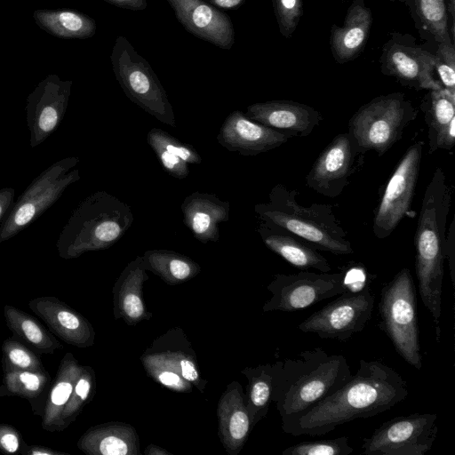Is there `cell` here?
Segmentation results:
<instances>
[{
	"mask_svg": "<svg viewBox=\"0 0 455 455\" xmlns=\"http://www.w3.org/2000/svg\"><path fill=\"white\" fill-rule=\"evenodd\" d=\"M405 379L379 360L359 361L355 375L283 430L294 436L328 434L339 425L390 410L408 395Z\"/></svg>",
	"mask_w": 455,
	"mask_h": 455,
	"instance_id": "6da1fadb",
	"label": "cell"
},
{
	"mask_svg": "<svg viewBox=\"0 0 455 455\" xmlns=\"http://www.w3.org/2000/svg\"><path fill=\"white\" fill-rule=\"evenodd\" d=\"M298 355L282 361L274 379L272 400L281 415L282 428L335 393L352 376L342 355H329L315 347Z\"/></svg>",
	"mask_w": 455,
	"mask_h": 455,
	"instance_id": "7a4b0ae2",
	"label": "cell"
},
{
	"mask_svg": "<svg viewBox=\"0 0 455 455\" xmlns=\"http://www.w3.org/2000/svg\"><path fill=\"white\" fill-rule=\"evenodd\" d=\"M451 204V190L443 170L437 167L427 184L414 235L415 273L419 295L435 325L440 340V317L446 226Z\"/></svg>",
	"mask_w": 455,
	"mask_h": 455,
	"instance_id": "3957f363",
	"label": "cell"
},
{
	"mask_svg": "<svg viewBox=\"0 0 455 455\" xmlns=\"http://www.w3.org/2000/svg\"><path fill=\"white\" fill-rule=\"evenodd\" d=\"M298 192L283 184L275 185L268 202L254 206L260 221L268 227L294 235L318 251L335 255L354 252L347 233L336 218L332 207L313 203L303 206L297 201Z\"/></svg>",
	"mask_w": 455,
	"mask_h": 455,
	"instance_id": "277c9868",
	"label": "cell"
},
{
	"mask_svg": "<svg viewBox=\"0 0 455 455\" xmlns=\"http://www.w3.org/2000/svg\"><path fill=\"white\" fill-rule=\"evenodd\" d=\"M131 207L116 196L96 191L73 211L56 243L60 257L76 259L117 243L133 223Z\"/></svg>",
	"mask_w": 455,
	"mask_h": 455,
	"instance_id": "5b68a950",
	"label": "cell"
},
{
	"mask_svg": "<svg viewBox=\"0 0 455 455\" xmlns=\"http://www.w3.org/2000/svg\"><path fill=\"white\" fill-rule=\"evenodd\" d=\"M418 111L403 92L373 98L361 106L348 121L347 133L355 153L384 155L401 140Z\"/></svg>",
	"mask_w": 455,
	"mask_h": 455,
	"instance_id": "8992f818",
	"label": "cell"
},
{
	"mask_svg": "<svg viewBox=\"0 0 455 455\" xmlns=\"http://www.w3.org/2000/svg\"><path fill=\"white\" fill-rule=\"evenodd\" d=\"M379 328L391 340L397 354L417 370L422 368L416 287L407 267L383 285L378 304Z\"/></svg>",
	"mask_w": 455,
	"mask_h": 455,
	"instance_id": "52a82bcc",
	"label": "cell"
},
{
	"mask_svg": "<svg viewBox=\"0 0 455 455\" xmlns=\"http://www.w3.org/2000/svg\"><path fill=\"white\" fill-rule=\"evenodd\" d=\"M112 69L126 97L159 122L176 127L172 106L148 61L124 36H118L110 54Z\"/></svg>",
	"mask_w": 455,
	"mask_h": 455,
	"instance_id": "ba28073f",
	"label": "cell"
},
{
	"mask_svg": "<svg viewBox=\"0 0 455 455\" xmlns=\"http://www.w3.org/2000/svg\"><path fill=\"white\" fill-rule=\"evenodd\" d=\"M76 156L60 159L43 171L27 187L0 227V243L9 240L36 220L81 178Z\"/></svg>",
	"mask_w": 455,
	"mask_h": 455,
	"instance_id": "9c48e42d",
	"label": "cell"
},
{
	"mask_svg": "<svg viewBox=\"0 0 455 455\" xmlns=\"http://www.w3.org/2000/svg\"><path fill=\"white\" fill-rule=\"evenodd\" d=\"M374 302L370 283L359 291L346 290L301 322L298 329L322 339L346 341L364 329L371 319Z\"/></svg>",
	"mask_w": 455,
	"mask_h": 455,
	"instance_id": "30bf717a",
	"label": "cell"
},
{
	"mask_svg": "<svg viewBox=\"0 0 455 455\" xmlns=\"http://www.w3.org/2000/svg\"><path fill=\"white\" fill-rule=\"evenodd\" d=\"M436 413L415 412L385 421L363 439L364 455H424L437 435Z\"/></svg>",
	"mask_w": 455,
	"mask_h": 455,
	"instance_id": "8fae6325",
	"label": "cell"
},
{
	"mask_svg": "<svg viewBox=\"0 0 455 455\" xmlns=\"http://www.w3.org/2000/svg\"><path fill=\"white\" fill-rule=\"evenodd\" d=\"M423 147L421 140L411 144L387 180L373 218L372 231L379 239L387 238L411 210Z\"/></svg>",
	"mask_w": 455,
	"mask_h": 455,
	"instance_id": "7c38bea8",
	"label": "cell"
},
{
	"mask_svg": "<svg viewBox=\"0 0 455 455\" xmlns=\"http://www.w3.org/2000/svg\"><path fill=\"white\" fill-rule=\"evenodd\" d=\"M344 272L277 274L267 286L272 297L263 310L295 312L309 307L344 292Z\"/></svg>",
	"mask_w": 455,
	"mask_h": 455,
	"instance_id": "4fadbf2b",
	"label": "cell"
},
{
	"mask_svg": "<svg viewBox=\"0 0 455 455\" xmlns=\"http://www.w3.org/2000/svg\"><path fill=\"white\" fill-rule=\"evenodd\" d=\"M383 75L417 91L443 88L435 76V55L411 35L392 33L379 59Z\"/></svg>",
	"mask_w": 455,
	"mask_h": 455,
	"instance_id": "5bb4252c",
	"label": "cell"
},
{
	"mask_svg": "<svg viewBox=\"0 0 455 455\" xmlns=\"http://www.w3.org/2000/svg\"><path fill=\"white\" fill-rule=\"evenodd\" d=\"M72 84L71 80H61L52 74L28 94L26 114L32 148L44 142L60 125L68 108Z\"/></svg>",
	"mask_w": 455,
	"mask_h": 455,
	"instance_id": "9a60e30c",
	"label": "cell"
},
{
	"mask_svg": "<svg viewBox=\"0 0 455 455\" xmlns=\"http://www.w3.org/2000/svg\"><path fill=\"white\" fill-rule=\"evenodd\" d=\"M355 155L348 133L336 135L307 174V186L323 196H340L349 183Z\"/></svg>",
	"mask_w": 455,
	"mask_h": 455,
	"instance_id": "2e32d148",
	"label": "cell"
},
{
	"mask_svg": "<svg viewBox=\"0 0 455 455\" xmlns=\"http://www.w3.org/2000/svg\"><path fill=\"white\" fill-rule=\"evenodd\" d=\"M178 21L194 36L222 49L235 43L231 19L204 0H166Z\"/></svg>",
	"mask_w": 455,
	"mask_h": 455,
	"instance_id": "e0dca14e",
	"label": "cell"
},
{
	"mask_svg": "<svg viewBox=\"0 0 455 455\" xmlns=\"http://www.w3.org/2000/svg\"><path fill=\"white\" fill-rule=\"evenodd\" d=\"M289 135L248 118L241 110L232 111L217 135L219 144L242 156H257L286 143Z\"/></svg>",
	"mask_w": 455,
	"mask_h": 455,
	"instance_id": "ac0fdd59",
	"label": "cell"
},
{
	"mask_svg": "<svg viewBox=\"0 0 455 455\" xmlns=\"http://www.w3.org/2000/svg\"><path fill=\"white\" fill-rule=\"evenodd\" d=\"M245 116L251 120L293 137L308 136L323 120L315 108L292 100H268L251 104Z\"/></svg>",
	"mask_w": 455,
	"mask_h": 455,
	"instance_id": "d6986e66",
	"label": "cell"
},
{
	"mask_svg": "<svg viewBox=\"0 0 455 455\" xmlns=\"http://www.w3.org/2000/svg\"><path fill=\"white\" fill-rule=\"evenodd\" d=\"M28 307L64 342L78 347L92 345L94 332L90 323L59 298H35Z\"/></svg>",
	"mask_w": 455,
	"mask_h": 455,
	"instance_id": "ffe728a7",
	"label": "cell"
},
{
	"mask_svg": "<svg viewBox=\"0 0 455 455\" xmlns=\"http://www.w3.org/2000/svg\"><path fill=\"white\" fill-rule=\"evenodd\" d=\"M180 210L185 226L203 243L218 242L220 224L229 220L230 204L217 195L193 192L183 200Z\"/></svg>",
	"mask_w": 455,
	"mask_h": 455,
	"instance_id": "44dd1931",
	"label": "cell"
},
{
	"mask_svg": "<svg viewBox=\"0 0 455 455\" xmlns=\"http://www.w3.org/2000/svg\"><path fill=\"white\" fill-rule=\"evenodd\" d=\"M372 14L364 0H355L347 9L342 26L331 28L330 47L334 60L345 64L363 51L370 36Z\"/></svg>",
	"mask_w": 455,
	"mask_h": 455,
	"instance_id": "7402d4cb",
	"label": "cell"
},
{
	"mask_svg": "<svg viewBox=\"0 0 455 455\" xmlns=\"http://www.w3.org/2000/svg\"><path fill=\"white\" fill-rule=\"evenodd\" d=\"M427 126L428 153L451 149L455 144V94L430 90L420 106Z\"/></svg>",
	"mask_w": 455,
	"mask_h": 455,
	"instance_id": "603a6c76",
	"label": "cell"
},
{
	"mask_svg": "<svg viewBox=\"0 0 455 455\" xmlns=\"http://www.w3.org/2000/svg\"><path fill=\"white\" fill-rule=\"evenodd\" d=\"M257 232L265 245L291 266L307 270L315 268L328 273L331 267L317 249L290 233L272 228L259 220Z\"/></svg>",
	"mask_w": 455,
	"mask_h": 455,
	"instance_id": "cb8c5ba5",
	"label": "cell"
},
{
	"mask_svg": "<svg viewBox=\"0 0 455 455\" xmlns=\"http://www.w3.org/2000/svg\"><path fill=\"white\" fill-rule=\"evenodd\" d=\"M81 367L71 353H67L60 360L43 411V429L50 432L61 431V414L72 394Z\"/></svg>",
	"mask_w": 455,
	"mask_h": 455,
	"instance_id": "d4e9b609",
	"label": "cell"
},
{
	"mask_svg": "<svg viewBox=\"0 0 455 455\" xmlns=\"http://www.w3.org/2000/svg\"><path fill=\"white\" fill-rule=\"evenodd\" d=\"M33 18L48 34L65 39H86L97 30L96 21L88 15L69 9H38Z\"/></svg>",
	"mask_w": 455,
	"mask_h": 455,
	"instance_id": "484cf974",
	"label": "cell"
},
{
	"mask_svg": "<svg viewBox=\"0 0 455 455\" xmlns=\"http://www.w3.org/2000/svg\"><path fill=\"white\" fill-rule=\"evenodd\" d=\"M409 8L419 36L435 50L438 44L451 36L445 0H400ZM452 38V37H451ZM452 40H454L452 38Z\"/></svg>",
	"mask_w": 455,
	"mask_h": 455,
	"instance_id": "4316f807",
	"label": "cell"
},
{
	"mask_svg": "<svg viewBox=\"0 0 455 455\" xmlns=\"http://www.w3.org/2000/svg\"><path fill=\"white\" fill-rule=\"evenodd\" d=\"M5 323L10 331L41 354H53L62 345L35 318L11 305L4 307Z\"/></svg>",
	"mask_w": 455,
	"mask_h": 455,
	"instance_id": "83f0119b",
	"label": "cell"
},
{
	"mask_svg": "<svg viewBox=\"0 0 455 455\" xmlns=\"http://www.w3.org/2000/svg\"><path fill=\"white\" fill-rule=\"evenodd\" d=\"M132 435L124 429L98 426L86 431L77 443L88 454L125 455L132 453Z\"/></svg>",
	"mask_w": 455,
	"mask_h": 455,
	"instance_id": "f1b7e54d",
	"label": "cell"
},
{
	"mask_svg": "<svg viewBox=\"0 0 455 455\" xmlns=\"http://www.w3.org/2000/svg\"><path fill=\"white\" fill-rule=\"evenodd\" d=\"M146 269L154 271L170 283L185 281L198 273L197 263L188 257L168 250H150L142 256Z\"/></svg>",
	"mask_w": 455,
	"mask_h": 455,
	"instance_id": "f546056e",
	"label": "cell"
},
{
	"mask_svg": "<svg viewBox=\"0 0 455 455\" xmlns=\"http://www.w3.org/2000/svg\"><path fill=\"white\" fill-rule=\"evenodd\" d=\"M282 362L267 363L250 370L249 403L247 409L251 424H255L267 411L273 395L274 379Z\"/></svg>",
	"mask_w": 455,
	"mask_h": 455,
	"instance_id": "4dcf8cb0",
	"label": "cell"
},
{
	"mask_svg": "<svg viewBox=\"0 0 455 455\" xmlns=\"http://www.w3.org/2000/svg\"><path fill=\"white\" fill-rule=\"evenodd\" d=\"M220 425L226 439L235 447H240L245 441L251 425L247 406L243 403L240 392H235L220 406Z\"/></svg>",
	"mask_w": 455,
	"mask_h": 455,
	"instance_id": "1f68e13d",
	"label": "cell"
},
{
	"mask_svg": "<svg viewBox=\"0 0 455 455\" xmlns=\"http://www.w3.org/2000/svg\"><path fill=\"white\" fill-rule=\"evenodd\" d=\"M44 371H4L0 396L19 395L32 402L45 390L50 378Z\"/></svg>",
	"mask_w": 455,
	"mask_h": 455,
	"instance_id": "d6a6232c",
	"label": "cell"
},
{
	"mask_svg": "<svg viewBox=\"0 0 455 455\" xmlns=\"http://www.w3.org/2000/svg\"><path fill=\"white\" fill-rule=\"evenodd\" d=\"M4 371H44L38 356L28 347L12 337L2 345Z\"/></svg>",
	"mask_w": 455,
	"mask_h": 455,
	"instance_id": "836d02e7",
	"label": "cell"
},
{
	"mask_svg": "<svg viewBox=\"0 0 455 455\" xmlns=\"http://www.w3.org/2000/svg\"><path fill=\"white\" fill-rule=\"evenodd\" d=\"M94 384L93 371L90 367L82 366L76 380L72 394L60 418L61 431L67 428L78 416L90 398Z\"/></svg>",
	"mask_w": 455,
	"mask_h": 455,
	"instance_id": "e575fe53",
	"label": "cell"
},
{
	"mask_svg": "<svg viewBox=\"0 0 455 455\" xmlns=\"http://www.w3.org/2000/svg\"><path fill=\"white\" fill-rule=\"evenodd\" d=\"M354 448L347 436L318 441H305L289 446L283 455H349Z\"/></svg>",
	"mask_w": 455,
	"mask_h": 455,
	"instance_id": "d590c367",
	"label": "cell"
},
{
	"mask_svg": "<svg viewBox=\"0 0 455 455\" xmlns=\"http://www.w3.org/2000/svg\"><path fill=\"white\" fill-rule=\"evenodd\" d=\"M435 76L441 86L455 94L454 40L446 37L437 44L435 52Z\"/></svg>",
	"mask_w": 455,
	"mask_h": 455,
	"instance_id": "8d00e7d4",
	"label": "cell"
},
{
	"mask_svg": "<svg viewBox=\"0 0 455 455\" xmlns=\"http://www.w3.org/2000/svg\"><path fill=\"white\" fill-rule=\"evenodd\" d=\"M147 142L156 143L167 151L177 156L187 164L202 163L198 152L189 144L180 141L175 137L159 128H152L147 134Z\"/></svg>",
	"mask_w": 455,
	"mask_h": 455,
	"instance_id": "74e56055",
	"label": "cell"
},
{
	"mask_svg": "<svg viewBox=\"0 0 455 455\" xmlns=\"http://www.w3.org/2000/svg\"><path fill=\"white\" fill-rule=\"evenodd\" d=\"M278 28L289 38L297 28L303 14L302 0H271Z\"/></svg>",
	"mask_w": 455,
	"mask_h": 455,
	"instance_id": "f35d334b",
	"label": "cell"
},
{
	"mask_svg": "<svg viewBox=\"0 0 455 455\" xmlns=\"http://www.w3.org/2000/svg\"><path fill=\"white\" fill-rule=\"evenodd\" d=\"M163 169L176 179H185L189 174L188 164L156 143L148 142Z\"/></svg>",
	"mask_w": 455,
	"mask_h": 455,
	"instance_id": "ab89813d",
	"label": "cell"
},
{
	"mask_svg": "<svg viewBox=\"0 0 455 455\" xmlns=\"http://www.w3.org/2000/svg\"><path fill=\"white\" fill-rule=\"evenodd\" d=\"M24 442L19 431L11 425L0 424V451L4 453H17Z\"/></svg>",
	"mask_w": 455,
	"mask_h": 455,
	"instance_id": "60d3db41",
	"label": "cell"
},
{
	"mask_svg": "<svg viewBox=\"0 0 455 455\" xmlns=\"http://www.w3.org/2000/svg\"><path fill=\"white\" fill-rule=\"evenodd\" d=\"M122 308L125 316L130 320H139L145 314L144 304L135 292H128L124 296Z\"/></svg>",
	"mask_w": 455,
	"mask_h": 455,
	"instance_id": "b9f144b4",
	"label": "cell"
},
{
	"mask_svg": "<svg viewBox=\"0 0 455 455\" xmlns=\"http://www.w3.org/2000/svg\"><path fill=\"white\" fill-rule=\"evenodd\" d=\"M445 259L448 260L451 283L455 284V218L451 219L445 243Z\"/></svg>",
	"mask_w": 455,
	"mask_h": 455,
	"instance_id": "7bdbcfd3",
	"label": "cell"
},
{
	"mask_svg": "<svg viewBox=\"0 0 455 455\" xmlns=\"http://www.w3.org/2000/svg\"><path fill=\"white\" fill-rule=\"evenodd\" d=\"M156 377L164 386L175 390L187 388L186 382L177 372L166 369H159L156 371Z\"/></svg>",
	"mask_w": 455,
	"mask_h": 455,
	"instance_id": "ee69618b",
	"label": "cell"
},
{
	"mask_svg": "<svg viewBox=\"0 0 455 455\" xmlns=\"http://www.w3.org/2000/svg\"><path fill=\"white\" fill-rule=\"evenodd\" d=\"M15 190L12 188H4L0 189V223L6 218L10 208L13 204Z\"/></svg>",
	"mask_w": 455,
	"mask_h": 455,
	"instance_id": "f6af8a7d",
	"label": "cell"
},
{
	"mask_svg": "<svg viewBox=\"0 0 455 455\" xmlns=\"http://www.w3.org/2000/svg\"><path fill=\"white\" fill-rule=\"evenodd\" d=\"M114 6L130 11H142L148 7L147 0H102Z\"/></svg>",
	"mask_w": 455,
	"mask_h": 455,
	"instance_id": "bcb514c9",
	"label": "cell"
},
{
	"mask_svg": "<svg viewBox=\"0 0 455 455\" xmlns=\"http://www.w3.org/2000/svg\"><path fill=\"white\" fill-rule=\"evenodd\" d=\"M180 373L182 378L188 381H196L199 378L195 364L188 359L183 358L180 360Z\"/></svg>",
	"mask_w": 455,
	"mask_h": 455,
	"instance_id": "7dc6e473",
	"label": "cell"
},
{
	"mask_svg": "<svg viewBox=\"0 0 455 455\" xmlns=\"http://www.w3.org/2000/svg\"><path fill=\"white\" fill-rule=\"evenodd\" d=\"M21 453L25 455H68V453L61 452L52 448L41 445H26L24 443Z\"/></svg>",
	"mask_w": 455,
	"mask_h": 455,
	"instance_id": "c3c4849f",
	"label": "cell"
},
{
	"mask_svg": "<svg viewBox=\"0 0 455 455\" xmlns=\"http://www.w3.org/2000/svg\"><path fill=\"white\" fill-rule=\"evenodd\" d=\"M218 9L236 10L240 8L246 0H204Z\"/></svg>",
	"mask_w": 455,
	"mask_h": 455,
	"instance_id": "681fc988",
	"label": "cell"
},
{
	"mask_svg": "<svg viewBox=\"0 0 455 455\" xmlns=\"http://www.w3.org/2000/svg\"><path fill=\"white\" fill-rule=\"evenodd\" d=\"M447 5V11L449 17H451V21L454 25L455 22V0H445Z\"/></svg>",
	"mask_w": 455,
	"mask_h": 455,
	"instance_id": "f907efd6",
	"label": "cell"
}]
</instances>
